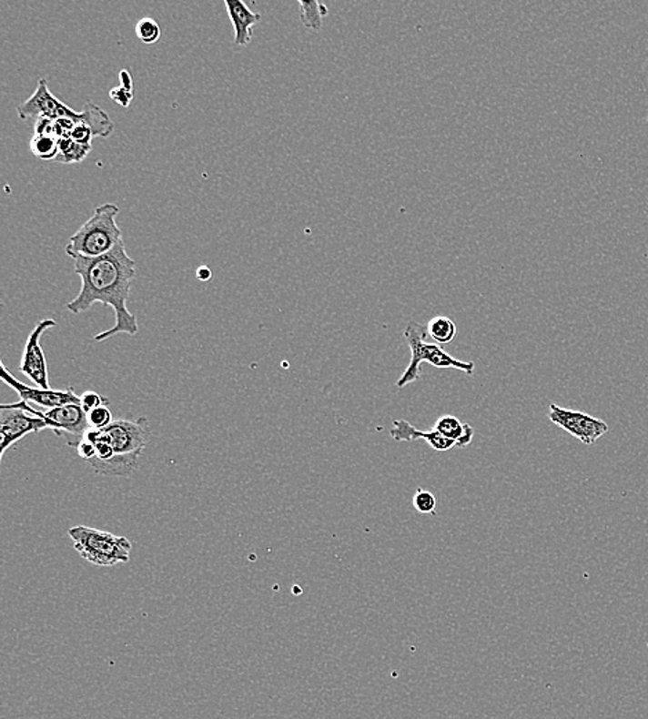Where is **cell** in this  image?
<instances>
[{"label":"cell","instance_id":"8","mask_svg":"<svg viewBox=\"0 0 648 719\" xmlns=\"http://www.w3.org/2000/svg\"><path fill=\"white\" fill-rule=\"evenodd\" d=\"M57 322L52 319H42L37 322L36 327L32 329L28 339L24 348L23 357H21L20 372L28 377L37 388L52 389L49 383V372H47L46 356L42 349L41 339L47 329H55Z\"/></svg>","mask_w":648,"mask_h":719},{"label":"cell","instance_id":"5","mask_svg":"<svg viewBox=\"0 0 648 719\" xmlns=\"http://www.w3.org/2000/svg\"><path fill=\"white\" fill-rule=\"evenodd\" d=\"M68 537L75 551L95 566H116L130 561L133 545L129 538L87 526L72 527Z\"/></svg>","mask_w":648,"mask_h":719},{"label":"cell","instance_id":"17","mask_svg":"<svg viewBox=\"0 0 648 719\" xmlns=\"http://www.w3.org/2000/svg\"><path fill=\"white\" fill-rule=\"evenodd\" d=\"M429 337L434 339V342L441 345H448L452 342L456 337V324L450 319V317L437 316L431 319L428 324Z\"/></svg>","mask_w":648,"mask_h":719},{"label":"cell","instance_id":"16","mask_svg":"<svg viewBox=\"0 0 648 719\" xmlns=\"http://www.w3.org/2000/svg\"><path fill=\"white\" fill-rule=\"evenodd\" d=\"M299 6H300L301 10V24H303L304 28L311 29L314 32H319L324 26V20L325 15H328V7L325 5L319 4V2H304V0H299Z\"/></svg>","mask_w":648,"mask_h":719},{"label":"cell","instance_id":"3","mask_svg":"<svg viewBox=\"0 0 648 719\" xmlns=\"http://www.w3.org/2000/svg\"><path fill=\"white\" fill-rule=\"evenodd\" d=\"M118 213L119 208L109 202L96 208L92 218L72 234L66 254L72 259L76 257L95 259L116 249L124 241L122 230L116 225Z\"/></svg>","mask_w":648,"mask_h":719},{"label":"cell","instance_id":"21","mask_svg":"<svg viewBox=\"0 0 648 719\" xmlns=\"http://www.w3.org/2000/svg\"><path fill=\"white\" fill-rule=\"evenodd\" d=\"M87 422H89L90 428L93 429L106 428V426L114 422L111 410L108 409V406H101L93 410V411L87 412Z\"/></svg>","mask_w":648,"mask_h":719},{"label":"cell","instance_id":"23","mask_svg":"<svg viewBox=\"0 0 648 719\" xmlns=\"http://www.w3.org/2000/svg\"><path fill=\"white\" fill-rule=\"evenodd\" d=\"M69 137L72 140L76 141L79 144H86V146H92L93 137H96L95 132H93L92 127H87L85 124H78L75 127V129L72 130L71 136Z\"/></svg>","mask_w":648,"mask_h":719},{"label":"cell","instance_id":"27","mask_svg":"<svg viewBox=\"0 0 648 719\" xmlns=\"http://www.w3.org/2000/svg\"><path fill=\"white\" fill-rule=\"evenodd\" d=\"M647 121H648V118H647Z\"/></svg>","mask_w":648,"mask_h":719},{"label":"cell","instance_id":"22","mask_svg":"<svg viewBox=\"0 0 648 719\" xmlns=\"http://www.w3.org/2000/svg\"><path fill=\"white\" fill-rule=\"evenodd\" d=\"M108 399L93 390L85 391L81 396V407L86 414L93 411V410L98 409V407L108 406Z\"/></svg>","mask_w":648,"mask_h":719},{"label":"cell","instance_id":"24","mask_svg":"<svg viewBox=\"0 0 648 719\" xmlns=\"http://www.w3.org/2000/svg\"><path fill=\"white\" fill-rule=\"evenodd\" d=\"M109 97L116 101V104H119V106H124V108H127V106L132 104L133 97H135V92H133V90L125 89V87H122L121 85H119V86L109 90Z\"/></svg>","mask_w":648,"mask_h":719},{"label":"cell","instance_id":"12","mask_svg":"<svg viewBox=\"0 0 648 719\" xmlns=\"http://www.w3.org/2000/svg\"><path fill=\"white\" fill-rule=\"evenodd\" d=\"M390 436L393 441H399V443H401V441H419V439H423L431 449L440 452L450 451L453 447H458L455 441L445 438L436 428L430 429V430H420V429H416L415 426L410 425V423L407 422L405 420H394L393 428H391L390 430Z\"/></svg>","mask_w":648,"mask_h":719},{"label":"cell","instance_id":"10","mask_svg":"<svg viewBox=\"0 0 648 719\" xmlns=\"http://www.w3.org/2000/svg\"><path fill=\"white\" fill-rule=\"evenodd\" d=\"M17 114L18 118L23 121L31 118H34L35 121L39 118L57 121L61 118H75L78 116L79 111L72 110L63 101L53 96L47 86L46 79L41 78L37 81L34 95L17 106Z\"/></svg>","mask_w":648,"mask_h":719},{"label":"cell","instance_id":"2","mask_svg":"<svg viewBox=\"0 0 648 719\" xmlns=\"http://www.w3.org/2000/svg\"><path fill=\"white\" fill-rule=\"evenodd\" d=\"M97 430L114 450V460L101 468L98 475L129 478L137 470L138 458L152 439L147 418L114 420L111 425Z\"/></svg>","mask_w":648,"mask_h":719},{"label":"cell","instance_id":"26","mask_svg":"<svg viewBox=\"0 0 648 719\" xmlns=\"http://www.w3.org/2000/svg\"><path fill=\"white\" fill-rule=\"evenodd\" d=\"M212 270H210L209 268H207V266H201V268L197 270V278H198L199 281H209V279L212 278Z\"/></svg>","mask_w":648,"mask_h":719},{"label":"cell","instance_id":"14","mask_svg":"<svg viewBox=\"0 0 648 719\" xmlns=\"http://www.w3.org/2000/svg\"><path fill=\"white\" fill-rule=\"evenodd\" d=\"M78 124H85L92 127L95 136H100V137H108L114 132V122L106 116V111L101 110L100 106L89 103V101L85 103L84 108H82Z\"/></svg>","mask_w":648,"mask_h":719},{"label":"cell","instance_id":"11","mask_svg":"<svg viewBox=\"0 0 648 719\" xmlns=\"http://www.w3.org/2000/svg\"><path fill=\"white\" fill-rule=\"evenodd\" d=\"M224 6L234 26V45L248 46L253 38V28L261 20V15L252 12L242 0H226Z\"/></svg>","mask_w":648,"mask_h":719},{"label":"cell","instance_id":"15","mask_svg":"<svg viewBox=\"0 0 648 719\" xmlns=\"http://www.w3.org/2000/svg\"><path fill=\"white\" fill-rule=\"evenodd\" d=\"M58 157L56 158V162H60V164H79V162L84 161L87 156H89L90 151H92V146H86V144H79L76 141L72 140L71 137L60 138L58 140Z\"/></svg>","mask_w":648,"mask_h":719},{"label":"cell","instance_id":"13","mask_svg":"<svg viewBox=\"0 0 648 719\" xmlns=\"http://www.w3.org/2000/svg\"><path fill=\"white\" fill-rule=\"evenodd\" d=\"M434 428L450 441L458 444V449H465L471 443L474 438V429L469 423L461 422L453 415H442L437 420Z\"/></svg>","mask_w":648,"mask_h":719},{"label":"cell","instance_id":"18","mask_svg":"<svg viewBox=\"0 0 648 719\" xmlns=\"http://www.w3.org/2000/svg\"><path fill=\"white\" fill-rule=\"evenodd\" d=\"M29 150L36 158L56 161L60 151L58 138L53 135H34L29 143Z\"/></svg>","mask_w":648,"mask_h":719},{"label":"cell","instance_id":"1","mask_svg":"<svg viewBox=\"0 0 648 719\" xmlns=\"http://www.w3.org/2000/svg\"><path fill=\"white\" fill-rule=\"evenodd\" d=\"M75 274L82 279L81 292L66 303L71 313L81 314L95 303L111 306L116 313V324L106 331L96 335V342H104L118 334L135 337L138 332L137 319L127 309L132 281L136 277V262L127 255L125 242L104 257H76L74 259Z\"/></svg>","mask_w":648,"mask_h":719},{"label":"cell","instance_id":"6","mask_svg":"<svg viewBox=\"0 0 648 719\" xmlns=\"http://www.w3.org/2000/svg\"><path fill=\"white\" fill-rule=\"evenodd\" d=\"M44 429L55 430V423L46 418L35 417L31 412L21 409H6L0 406V461L10 447L29 433H37Z\"/></svg>","mask_w":648,"mask_h":719},{"label":"cell","instance_id":"25","mask_svg":"<svg viewBox=\"0 0 648 719\" xmlns=\"http://www.w3.org/2000/svg\"><path fill=\"white\" fill-rule=\"evenodd\" d=\"M119 82H121V86L125 87V89L135 92V84H133L132 76H130V72L127 69H122L119 72Z\"/></svg>","mask_w":648,"mask_h":719},{"label":"cell","instance_id":"19","mask_svg":"<svg viewBox=\"0 0 648 719\" xmlns=\"http://www.w3.org/2000/svg\"><path fill=\"white\" fill-rule=\"evenodd\" d=\"M136 35L141 44L156 45L161 39V26L154 18L144 17L136 24Z\"/></svg>","mask_w":648,"mask_h":719},{"label":"cell","instance_id":"7","mask_svg":"<svg viewBox=\"0 0 648 719\" xmlns=\"http://www.w3.org/2000/svg\"><path fill=\"white\" fill-rule=\"evenodd\" d=\"M549 420L554 425L564 429L571 436L586 444L592 446L596 443L602 436H604L610 428L607 423L599 418L592 417L585 412L574 411V410L562 409L557 404H551L549 407Z\"/></svg>","mask_w":648,"mask_h":719},{"label":"cell","instance_id":"9","mask_svg":"<svg viewBox=\"0 0 648 719\" xmlns=\"http://www.w3.org/2000/svg\"><path fill=\"white\" fill-rule=\"evenodd\" d=\"M0 380H4L10 388L15 389L20 396L21 401L28 404H36L44 409L52 410L57 407L68 406V404H81V396L75 393L74 389L68 388L66 390H56V389L34 388V386L21 383L4 363H0Z\"/></svg>","mask_w":648,"mask_h":719},{"label":"cell","instance_id":"4","mask_svg":"<svg viewBox=\"0 0 648 719\" xmlns=\"http://www.w3.org/2000/svg\"><path fill=\"white\" fill-rule=\"evenodd\" d=\"M428 335V326H422L416 321L408 322L404 337L410 346V361L404 374L397 380V388L402 389L410 383L419 380V378L422 377V372H420V364L422 363H429L436 369L458 370V371L465 372L469 377H471L476 371V364L473 361H461V360L453 359L439 343H428L426 340Z\"/></svg>","mask_w":648,"mask_h":719},{"label":"cell","instance_id":"20","mask_svg":"<svg viewBox=\"0 0 648 719\" xmlns=\"http://www.w3.org/2000/svg\"><path fill=\"white\" fill-rule=\"evenodd\" d=\"M413 507L419 513H436L437 500L433 492L428 490L418 489L416 494L413 495L412 500Z\"/></svg>","mask_w":648,"mask_h":719}]
</instances>
